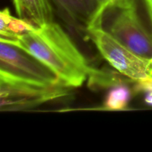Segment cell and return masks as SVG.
<instances>
[{
  "label": "cell",
  "mask_w": 152,
  "mask_h": 152,
  "mask_svg": "<svg viewBox=\"0 0 152 152\" xmlns=\"http://www.w3.org/2000/svg\"><path fill=\"white\" fill-rule=\"evenodd\" d=\"M10 44L39 59L69 88L83 86L95 71L71 37L54 22L35 28Z\"/></svg>",
  "instance_id": "obj_1"
},
{
  "label": "cell",
  "mask_w": 152,
  "mask_h": 152,
  "mask_svg": "<svg viewBox=\"0 0 152 152\" xmlns=\"http://www.w3.org/2000/svg\"><path fill=\"white\" fill-rule=\"evenodd\" d=\"M104 15L109 18L103 29L134 52L152 59V32L142 22L137 0H117Z\"/></svg>",
  "instance_id": "obj_2"
},
{
  "label": "cell",
  "mask_w": 152,
  "mask_h": 152,
  "mask_svg": "<svg viewBox=\"0 0 152 152\" xmlns=\"http://www.w3.org/2000/svg\"><path fill=\"white\" fill-rule=\"evenodd\" d=\"M69 88L62 84L35 83L0 72V109L25 111L68 96Z\"/></svg>",
  "instance_id": "obj_3"
},
{
  "label": "cell",
  "mask_w": 152,
  "mask_h": 152,
  "mask_svg": "<svg viewBox=\"0 0 152 152\" xmlns=\"http://www.w3.org/2000/svg\"><path fill=\"white\" fill-rule=\"evenodd\" d=\"M86 33L102 57L120 74L137 83L152 80V59L134 52L102 27L91 28Z\"/></svg>",
  "instance_id": "obj_4"
},
{
  "label": "cell",
  "mask_w": 152,
  "mask_h": 152,
  "mask_svg": "<svg viewBox=\"0 0 152 152\" xmlns=\"http://www.w3.org/2000/svg\"><path fill=\"white\" fill-rule=\"evenodd\" d=\"M0 72L35 83L61 84L56 76L33 55L18 46L1 41Z\"/></svg>",
  "instance_id": "obj_5"
},
{
  "label": "cell",
  "mask_w": 152,
  "mask_h": 152,
  "mask_svg": "<svg viewBox=\"0 0 152 152\" xmlns=\"http://www.w3.org/2000/svg\"><path fill=\"white\" fill-rule=\"evenodd\" d=\"M62 19L75 29L84 30L92 23L97 4L96 0H50Z\"/></svg>",
  "instance_id": "obj_6"
},
{
  "label": "cell",
  "mask_w": 152,
  "mask_h": 152,
  "mask_svg": "<svg viewBox=\"0 0 152 152\" xmlns=\"http://www.w3.org/2000/svg\"><path fill=\"white\" fill-rule=\"evenodd\" d=\"M16 14L36 28L53 22L50 0H13Z\"/></svg>",
  "instance_id": "obj_7"
},
{
  "label": "cell",
  "mask_w": 152,
  "mask_h": 152,
  "mask_svg": "<svg viewBox=\"0 0 152 152\" xmlns=\"http://www.w3.org/2000/svg\"><path fill=\"white\" fill-rule=\"evenodd\" d=\"M27 21L19 16H12L8 8H4L0 13V41L10 43L20 36L35 28Z\"/></svg>",
  "instance_id": "obj_8"
},
{
  "label": "cell",
  "mask_w": 152,
  "mask_h": 152,
  "mask_svg": "<svg viewBox=\"0 0 152 152\" xmlns=\"http://www.w3.org/2000/svg\"><path fill=\"white\" fill-rule=\"evenodd\" d=\"M131 98L130 90L126 86L117 85L107 94L102 109L108 111H123L127 107Z\"/></svg>",
  "instance_id": "obj_9"
},
{
  "label": "cell",
  "mask_w": 152,
  "mask_h": 152,
  "mask_svg": "<svg viewBox=\"0 0 152 152\" xmlns=\"http://www.w3.org/2000/svg\"><path fill=\"white\" fill-rule=\"evenodd\" d=\"M117 1V0H96L97 8H96V13H95L93 22H92V23L91 24V25L88 29L93 28V27L100 26L101 20H102V16H103L105 10Z\"/></svg>",
  "instance_id": "obj_10"
},
{
  "label": "cell",
  "mask_w": 152,
  "mask_h": 152,
  "mask_svg": "<svg viewBox=\"0 0 152 152\" xmlns=\"http://www.w3.org/2000/svg\"><path fill=\"white\" fill-rule=\"evenodd\" d=\"M137 88L145 93V101L148 105L152 106V80L137 83Z\"/></svg>",
  "instance_id": "obj_11"
},
{
  "label": "cell",
  "mask_w": 152,
  "mask_h": 152,
  "mask_svg": "<svg viewBox=\"0 0 152 152\" xmlns=\"http://www.w3.org/2000/svg\"><path fill=\"white\" fill-rule=\"evenodd\" d=\"M146 5L147 10H148V14H149L150 20H151L152 25V0H144Z\"/></svg>",
  "instance_id": "obj_12"
}]
</instances>
